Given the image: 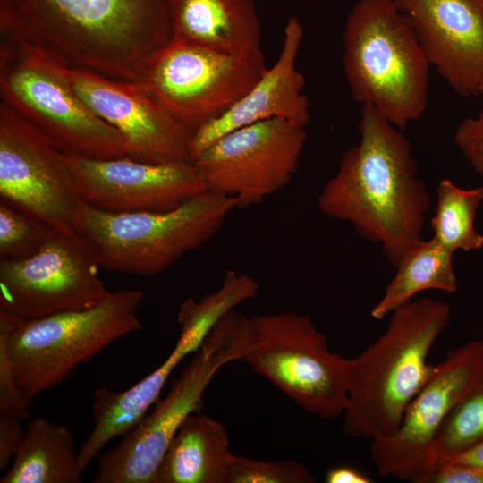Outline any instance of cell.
<instances>
[{
	"label": "cell",
	"instance_id": "cell-28",
	"mask_svg": "<svg viewBox=\"0 0 483 483\" xmlns=\"http://www.w3.org/2000/svg\"><path fill=\"white\" fill-rule=\"evenodd\" d=\"M462 156L483 178V107L476 116L465 118L454 133Z\"/></svg>",
	"mask_w": 483,
	"mask_h": 483
},
{
	"label": "cell",
	"instance_id": "cell-1",
	"mask_svg": "<svg viewBox=\"0 0 483 483\" xmlns=\"http://www.w3.org/2000/svg\"><path fill=\"white\" fill-rule=\"evenodd\" d=\"M171 0H0L1 38L66 67L139 82L173 38Z\"/></svg>",
	"mask_w": 483,
	"mask_h": 483
},
{
	"label": "cell",
	"instance_id": "cell-33",
	"mask_svg": "<svg viewBox=\"0 0 483 483\" xmlns=\"http://www.w3.org/2000/svg\"><path fill=\"white\" fill-rule=\"evenodd\" d=\"M443 462H458L483 470V439L458 454L439 461L438 463Z\"/></svg>",
	"mask_w": 483,
	"mask_h": 483
},
{
	"label": "cell",
	"instance_id": "cell-10",
	"mask_svg": "<svg viewBox=\"0 0 483 483\" xmlns=\"http://www.w3.org/2000/svg\"><path fill=\"white\" fill-rule=\"evenodd\" d=\"M267 69L262 49L228 55L172 38L150 57L138 83L193 133L242 97Z\"/></svg>",
	"mask_w": 483,
	"mask_h": 483
},
{
	"label": "cell",
	"instance_id": "cell-6",
	"mask_svg": "<svg viewBox=\"0 0 483 483\" xmlns=\"http://www.w3.org/2000/svg\"><path fill=\"white\" fill-rule=\"evenodd\" d=\"M235 208L233 198L211 190L165 212L110 213L83 200L73 227L90 242L101 267L152 276L211 240Z\"/></svg>",
	"mask_w": 483,
	"mask_h": 483
},
{
	"label": "cell",
	"instance_id": "cell-27",
	"mask_svg": "<svg viewBox=\"0 0 483 483\" xmlns=\"http://www.w3.org/2000/svg\"><path fill=\"white\" fill-rule=\"evenodd\" d=\"M307 467L293 460L259 461L234 456L227 483H314Z\"/></svg>",
	"mask_w": 483,
	"mask_h": 483
},
{
	"label": "cell",
	"instance_id": "cell-13",
	"mask_svg": "<svg viewBox=\"0 0 483 483\" xmlns=\"http://www.w3.org/2000/svg\"><path fill=\"white\" fill-rule=\"evenodd\" d=\"M306 138L304 126L272 118L225 134L193 163L209 190L233 198L236 208H247L290 183Z\"/></svg>",
	"mask_w": 483,
	"mask_h": 483
},
{
	"label": "cell",
	"instance_id": "cell-18",
	"mask_svg": "<svg viewBox=\"0 0 483 483\" xmlns=\"http://www.w3.org/2000/svg\"><path fill=\"white\" fill-rule=\"evenodd\" d=\"M429 63L462 97L483 85V0H394Z\"/></svg>",
	"mask_w": 483,
	"mask_h": 483
},
{
	"label": "cell",
	"instance_id": "cell-24",
	"mask_svg": "<svg viewBox=\"0 0 483 483\" xmlns=\"http://www.w3.org/2000/svg\"><path fill=\"white\" fill-rule=\"evenodd\" d=\"M431 219L433 238L445 250L471 251L483 247V235L475 228L477 209L483 201V187L462 189L450 179H442Z\"/></svg>",
	"mask_w": 483,
	"mask_h": 483
},
{
	"label": "cell",
	"instance_id": "cell-9",
	"mask_svg": "<svg viewBox=\"0 0 483 483\" xmlns=\"http://www.w3.org/2000/svg\"><path fill=\"white\" fill-rule=\"evenodd\" d=\"M254 345L244 360L308 412L343 416L349 360L332 352L311 318L293 311L253 318Z\"/></svg>",
	"mask_w": 483,
	"mask_h": 483
},
{
	"label": "cell",
	"instance_id": "cell-31",
	"mask_svg": "<svg viewBox=\"0 0 483 483\" xmlns=\"http://www.w3.org/2000/svg\"><path fill=\"white\" fill-rule=\"evenodd\" d=\"M431 483H483V470L462 463L443 462L437 464Z\"/></svg>",
	"mask_w": 483,
	"mask_h": 483
},
{
	"label": "cell",
	"instance_id": "cell-30",
	"mask_svg": "<svg viewBox=\"0 0 483 483\" xmlns=\"http://www.w3.org/2000/svg\"><path fill=\"white\" fill-rule=\"evenodd\" d=\"M26 430L21 419L5 413H0V471L4 473L12 465L19 452Z\"/></svg>",
	"mask_w": 483,
	"mask_h": 483
},
{
	"label": "cell",
	"instance_id": "cell-12",
	"mask_svg": "<svg viewBox=\"0 0 483 483\" xmlns=\"http://www.w3.org/2000/svg\"><path fill=\"white\" fill-rule=\"evenodd\" d=\"M483 373V341L447 352L433 365L391 436L371 441L370 457L379 475L412 483H431L437 467L436 441L452 409Z\"/></svg>",
	"mask_w": 483,
	"mask_h": 483
},
{
	"label": "cell",
	"instance_id": "cell-8",
	"mask_svg": "<svg viewBox=\"0 0 483 483\" xmlns=\"http://www.w3.org/2000/svg\"><path fill=\"white\" fill-rule=\"evenodd\" d=\"M0 97L65 155L127 157L123 136L74 92L64 64L6 38H1L0 46Z\"/></svg>",
	"mask_w": 483,
	"mask_h": 483
},
{
	"label": "cell",
	"instance_id": "cell-3",
	"mask_svg": "<svg viewBox=\"0 0 483 483\" xmlns=\"http://www.w3.org/2000/svg\"><path fill=\"white\" fill-rule=\"evenodd\" d=\"M450 318L445 302L428 297L411 301L391 313L377 340L349 360L343 414L347 436L373 441L396 432L431 373L428 355Z\"/></svg>",
	"mask_w": 483,
	"mask_h": 483
},
{
	"label": "cell",
	"instance_id": "cell-11",
	"mask_svg": "<svg viewBox=\"0 0 483 483\" xmlns=\"http://www.w3.org/2000/svg\"><path fill=\"white\" fill-rule=\"evenodd\" d=\"M90 242L76 230H55L35 255L0 260V316L34 319L92 308L110 292Z\"/></svg>",
	"mask_w": 483,
	"mask_h": 483
},
{
	"label": "cell",
	"instance_id": "cell-21",
	"mask_svg": "<svg viewBox=\"0 0 483 483\" xmlns=\"http://www.w3.org/2000/svg\"><path fill=\"white\" fill-rule=\"evenodd\" d=\"M234 456L225 426L195 412L172 438L153 483H227Z\"/></svg>",
	"mask_w": 483,
	"mask_h": 483
},
{
	"label": "cell",
	"instance_id": "cell-34",
	"mask_svg": "<svg viewBox=\"0 0 483 483\" xmlns=\"http://www.w3.org/2000/svg\"><path fill=\"white\" fill-rule=\"evenodd\" d=\"M480 95L483 96V85H482V87L480 88Z\"/></svg>",
	"mask_w": 483,
	"mask_h": 483
},
{
	"label": "cell",
	"instance_id": "cell-32",
	"mask_svg": "<svg viewBox=\"0 0 483 483\" xmlns=\"http://www.w3.org/2000/svg\"><path fill=\"white\" fill-rule=\"evenodd\" d=\"M327 483H369L371 480L359 470L347 466L335 467L326 475Z\"/></svg>",
	"mask_w": 483,
	"mask_h": 483
},
{
	"label": "cell",
	"instance_id": "cell-4",
	"mask_svg": "<svg viewBox=\"0 0 483 483\" xmlns=\"http://www.w3.org/2000/svg\"><path fill=\"white\" fill-rule=\"evenodd\" d=\"M343 64L355 101L372 106L400 130L421 117L429 63L394 0H360L343 36Z\"/></svg>",
	"mask_w": 483,
	"mask_h": 483
},
{
	"label": "cell",
	"instance_id": "cell-2",
	"mask_svg": "<svg viewBox=\"0 0 483 483\" xmlns=\"http://www.w3.org/2000/svg\"><path fill=\"white\" fill-rule=\"evenodd\" d=\"M360 142L345 151L318 197L326 216L352 225L396 267L421 238L431 198L409 140L372 106L361 105Z\"/></svg>",
	"mask_w": 483,
	"mask_h": 483
},
{
	"label": "cell",
	"instance_id": "cell-16",
	"mask_svg": "<svg viewBox=\"0 0 483 483\" xmlns=\"http://www.w3.org/2000/svg\"><path fill=\"white\" fill-rule=\"evenodd\" d=\"M64 157L83 200L106 212L169 211L209 190L193 162Z\"/></svg>",
	"mask_w": 483,
	"mask_h": 483
},
{
	"label": "cell",
	"instance_id": "cell-5",
	"mask_svg": "<svg viewBox=\"0 0 483 483\" xmlns=\"http://www.w3.org/2000/svg\"><path fill=\"white\" fill-rule=\"evenodd\" d=\"M140 290H119L89 309L34 319L0 316V350L18 389L30 405L56 387L80 363L117 339L141 329Z\"/></svg>",
	"mask_w": 483,
	"mask_h": 483
},
{
	"label": "cell",
	"instance_id": "cell-25",
	"mask_svg": "<svg viewBox=\"0 0 483 483\" xmlns=\"http://www.w3.org/2000/svg\"><path fill=\"white\" fill-rule=\"evenodd\" d=\"M483 439V373L476 386L452 409L436 441L437 463Z\"/></svg>",
	"mask_w": 483,
	"mask_h": 483
},
{
	"label": "cell",
	"instance_id": "cell-20",
	"mask_svg": "<svg viewBox=\"0 0 483 483\" xmlns=\"http://www.w3.org/2000/svg\"><path fill=\"white\" fill-rule=\"evenodd\" d=\"M173 38L228 55L261 48L253 0H171Z\"/></svg>",
	"mask_w": 483,
	"mask_h": 483
},
{
	"label": "cell",
	"instance_id": "cell-15",
	"mask_svg": "<svg viewBox=\"0 0 483 483\" xmlns=\"http://www.w3.org/2000/svg\"><path fill=\"white\" fill-rule=\"evenodd\" d=\"M237 306L235 293L221 286L199 301L185 300L178 312L179 338L166 359L153 372L123 392L104 387L94 391V428L79 450L81 471L114 438L127 434L157 402L174 369L191 352H196L216 323Z\"/></svg>",
	"mask_w": 483,
	"mask_h": 483
},
{
	"label": "cell",
	"instance_id": "cell-26",
	"mask_svg": "<svg viewBox=\"0 0 483 483\" xmlns=\"http://www.w3.org/2000/svg\"><path fill=\"white\" fill-rule=\"evenodd\" d=\"M54 233L46 223L0 202V260H21L35 255Z\"/></svg>",
	"mask_w": 483,
	"mask_h": 483
},
{
	"label": "cell",
	"instance_id": "cell-17",
	"mask_svg": "<svg viewBox=\"0 0 483 483\" xmlns=\"http://www.w3.org/2000/svg\"><path fill=\"white\" fill-rule=\"evenodd\" d=\"M74 92L126 143L127 157L147 163L192 162L191 132L141 84L64 65Z\"/></svg>",
	"mask_w": 483,
	"mask_h": 483
},
{
	"label": "cell",
	"instance_id": "cell-22",
	"mask_svg": "<svg viewBox=\"0 0 483 483\" xmlns=\"http://www.w3.org/2000/svg\"><path fill=\"white\" fill-rule=\"evenodd\" d=\"M68 428L44 417L32 419L1 483H80L82 471Z\"/></svg>",
	"mask_w": 483,
	"mask_h": 483
},
{
	"label": "cell",
	"instance_id": "cell-19",
	"mask_svg": "<svg viewBox=\"0 0 483 483\" xmlns=\"http://www.w3.org/2000/svg\"><path fill=\"white\" fill-rule=\"evenodd\" d=\"M302 38L300 21L296 17H290L275 63L267 67L242 97L191 134L189 151L192 162L220 137L258 122L281 118L301 126L307 125L309 107L308 97L302 92L305 78L296 63Z\"/></svg>",
	"mask_w": 483,
	"mask_h": 483
},
{
	"label": "cell",
	"instance_id": "cell-14",
	"mask_svg": "<svg viewBox=\"0 0 483 483\" xmlns=\"http://www.w3.org/2000/svg\"><path fill=\"white\" fill-rule=\"evenodd\" d=\"M1 201L57 231L75 230L83 201L64 154L0 103Z\"/></svg>",
	"mask_w": 483,
	"mask_h": 483
},
{
	"label": "cell",
	"instance_id": "cell-29",
	"mask_svg": "<svg viewBox=\"0 0 483 483\" xmlns=\"http://www.w3.org/2000/svg\"><path fill=\"white\" fill-rule=\"evenodd\" d=\"M0 411L21 420H28L31 417L30 405L20 393L6 355L2 350H0Z\"/></svg>",
	"mask_w": 483,
	"mask_h": 483
},
{
	"label": "cell",
	"instance_id": "cell-23",
	"mask_svg": "<svg viewBox=\"0 0 483 483\" xmlns=\"http://www.w3.org/2000/svg\"><path fill=\"white\" fill-rule=\"evenodd\" d=\"M453 256V253L443 248L433 237L421 239L395 267L397 271L382 298L372 308L371 317L377 320L384 318L422 291L455 292L458 284Z\"/></svg>",
	"mask_w": 483,
	"mask_h": 483
},
{
	"label": "cell",
	"instance_id": "cell-7",
	"mask_svg": "<svg viewBox=\"0 0 483 483\" xmlns=\"http://www.w3.org/2000/svg\"><path fill=\"white\" fill-rule=\"evenodd\" d=\"M253 318L231 310L212 327L165 398L98 461L93 483H153L166 449L182 422L200 412L202 396L216 372L243 360L254 345Z\"/></svg>",
	"mask_w": 483,
	"mask_h": 483
}]
</instances>
